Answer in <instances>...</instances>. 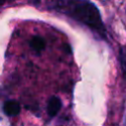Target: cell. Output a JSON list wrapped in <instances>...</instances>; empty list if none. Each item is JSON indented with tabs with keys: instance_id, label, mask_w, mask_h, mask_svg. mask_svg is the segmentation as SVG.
I'll use <instances>...</instances> for the list:
<instances>
[{
	"instance_id": "277c9868",
	"label": "cell",
	"mask_w": 126,
	"mask_h": 126,
	"mask_svg": "<svg viewBox=\"0 0 126 126\" xmlns=\"http://www.w3.org/2000/svg\"><path fill=\"white\" fill-rule=\"evenodd\" d=\"M30 46L34 52L39 53L45 47V39L40 35H33L30 40Z\"/></svg>"
},
{
	"instance_id": "7a4b0ae2",
	"label": "cell",
	"mask_w": 126,
	"mask_h": 126,
	"mask_svg": "<svg viewBox=\"0 0 126 126\" xmlns=\"http://www.w3.org/2000/svg\"><path fill=\"white\" fill-rule=\"evenodd\" d=\"M61 106H62V103H61V100L59 97H57V96L50 97L48 102H47V106H46L48 115L50 117L55 116L59 112V110L61 109Z\"/></svg>"
},
{
	"instance_id": "8992f818",
	"label": "cell",
	"mask_w": 126,
	"mask_h": 126,
	"mask_svg": "<svg viewBox=\"0 0 126 126\" xmlns=\"http://www.w3.org/2000/svg\"><path fill=\"white\" fill-rule=\"evenodd\" d=\"M9 1H11V0H0V7L3 6L4 4H6V3L9 2Z\"/></svg>"
},
{
	"instance_id": "5b68a950",
	"label": "cell",
	"mask_w": 126,
	"mask_h": 126,
	"mask_svg": "<svg viewBox=\"0 0 126 126\" xmlns=\"http://www.w3.org/2000/svg\"><path fill=\"white\" fill-rule=\"evenodd\" d=\"M121 65H122L123 74L126 77V46H124L121 50Z\"/></svg>"
},
{
	"instance_id": "6da1fadb",
	"label": "cell",
	"mask_w": 126,
	"mask_h": 126,
	"mask_svg": "<svg viewBox=\"0 0 126 126\" xmlns=\"http://www.w3.org/2000/svg\"><path fill=\"white\" fill-rule=\"evenodd\" d=\"M45 5L104 35V26L98 9L87 0H45Z\"/></svg>"
},
{
	"instance_id": "52a82bcc",
	"label": "cell",
	"mask_w": 126,
	"mask_h": 126,
	"mask_svg": "<svg viewBox=\"0 0 126 126\" xmlns=\"http://www.w3.org/2000/svg\"><path fill=\"white\" fill-rule=\"evenodd\" d=\"M113 126H117V125H113Z\"/></svg>"
},
{
	"instance_id": "3957f363",
	"label": "cell",
	"mask_w": 126,
	"mask_h": 126,
	"mask_svg": "<svg viewBox=\"0 0 126 126\" xmlns=\"http://www.w3.org/2000/svg\"><path fill=\"white\" fill-rule=\"evenodd\" d=\"M3 110L8 116H16L20 113L21 105L17 100H7L4 103Z\"/></svg>"
}]
</instances>
